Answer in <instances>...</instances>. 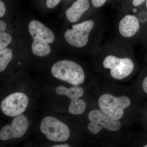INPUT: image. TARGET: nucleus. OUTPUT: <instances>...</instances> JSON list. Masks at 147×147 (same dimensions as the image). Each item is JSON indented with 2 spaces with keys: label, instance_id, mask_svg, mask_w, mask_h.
Instances as JSON below:
<instances>
[{
  "label": "nucleus",
  "instance_id": "29",
  "mask_svg": "<svg viewBox=\"0 0 147 147\" xmlns=\"http://www.w3.org/2000/svg\"><path fill=\"white\" fill-rule=\"evenodd\" d=\"M65 1H71V0H65Z\"/></svg>",
  "mask_w": 147,
  "mask_h": 147
},
{
  "label": "nucleus",
  "instance_id": "7",
  "mask_svg": "<svg viewBox=\"0 0 147 147\" xmlns=\"http://www.w3.org/2000/svg\"><path fill=\"white\" fill-rule=\"evenodd\" d=\"M28 102V96L23 93H14L2 101L1 108L6 115L16 117L25 112Z\"/></svg>",
  "mask_w": 147,
  "mask_h": 147
},
{
  "label": "nucleus",
  "instance_id": "3",
  "mask_svg": "<svg viewBox=\"0 0 147 147\" xmlns=\"http://www.w3.org/2000/svg\"><path fill=\"white\" fill-rule=\"evenodd\" d=\"M143 30L139 18L134 13H119L115 38L133 46L140 44Z\"/></svg>",
  "mask_w": 147,
  "mask_h": 147
},
{
  "label": "nucleus",
  "instance_id": "5",
  "mask_svg": "<svg viewBox=\"0 0 147 147\" xmlns=\"http://www.w3.org/2000/svg\"><path fill=\"white\" fill-rule=\"evenodd\" d=\"M98 105L100 110L108 115L120 120L123 117L124 110L131 105V100L126 96L116 97L109 94L100 96Z\"/></svg>",
  "mask_w": 147,
  "mask_h": 147
},
{
  "label": "nucleus",
  "instance_id": "26",
  "mask_svg": "<svg viewBox=\"0 0 147 147\" xmlns=\"http://www.w3.org/2000/svg\"><path fill=\"white\" fill-rule=\"evenodd\" d=\"M144 7L147 10V0L146 1V3H145L144 5Z\"/></svg>",
  "mask_w": 147,
  "mask_h": 147
},
{
  "label": "nucleus",
  "instance_id": "24",
  "mask_svg": "<svg viewBox=\"0 0 147 147\" xmlns=\"http://www.w3.org/2000/svg\"><path fill=\"white\" fill-rule=\"evenodd\" d=\"M7 25L5 22L1 20L0 21V32L5 31Z\"/></svg>",
  "mask_w": 147,
  "mask_h": 147
},
{
  "label": "nucleus",
  "instance_id": "21",
  "mask_svg": "<svg viewBox=\"0 0 147 147\" xmlns=\"http://www.w3.org/2000/svg\"><path fill=\"white\" fill-rule=\"evenodd\" d=\"M61 1V0H46V5L48 8H53L58 5Z\"/></svg>",
  "mask_w": 147,
  "mask_h": 147
},
{
  "label": "nucleus",
  "instance_id": "28",
  "mask_svg": "<svg viewBox=\"0 0 147 147\" xmlns=\"http://www.w3.org/2000/svg\"><path fill=\"white\" fill-rule=\"evenodd\" d=\"M146 61L147 63V53H146Z\"/></svg>",
  "mask_w": 147,
  "mask_h": 147
},
{
  "label": "nucleus",
  "instance_id": "17",
  "mask_svg": "<svg viewBox=\"0 0 147 147\" xmlns=\"http://www.w3.org/2000/svg\"><path fill=\"white\" fill-rule=\"evenodd\" d=\"M12 40L10 35L5 31L0 32V50H2L9 45Z\"/></svg>",
  "mask_w": 147,
  "mask_h": 147
},
{
  "label": "nucleus",
  "instance_id": "1",
  "mask_svg": "<svg viewBox=\"0 0 147 147\" xmlns=\"http://www.w3.org/2000/svg\"><path fill=\"white\" fill-rule=\"evenodd\" d=\"M101 71L108 72L117 80L131 75L137 68L133 46L114 38L102 44L95 51Z\"/></svg>",
  "mask_w": 147,
  "mask_h": 147
},
{
  "label": "nucleus",
  "instance_id": "8",
  "mask_svg": "<svg viewBox=\"0 0 147 147\" xmlns=\"http://www.w3.org/2000/svg\"><path fill=\"white\" fill-rule=\"evenodd\" d=\"M28 125V121L26 116L22 114L16 116L11 124L6 125L1 129L0 139L6 141L21 138L26 132Z\"/></svg>",
  "mask_w": 147,
  "mask_h": 147
},
{
  "label": "nucleus",
  "instance_id": "22",
  "mask_svg": "<svg viewBox=\"0 0 147 147\" xmlns=\"http://www.w3.org/2000/svg\"><path fill=\"white\" fill-rule=\"evenodd\" d=\"M140 45H143L147 52V30L142 36L140 41Z\"/></svg>",
  "mask_w": 147,
  "mask_h": 147
},
{
  "label": "nucleus",
  "instance_id": "15",
  "mask_svg": "<svg viewBox=\"0 0 147 147\" xmlns=\"http://www.w3.org/2000/svg\"><path fill=\"white\" fill-rule=\"evenodd\" d=\"M86 102L82 99L71 100L69 107V112L72 115H80L84 113L86 110Z\"/></svg>",
  "mask_w": 147,
  "mask_h": 147
},
{
  "label": "nucleus",
  "instance_id": "25",
  "mask_svg": "<svg viewBox=\"0 0 147 147\" xmlns=\"http://www.w3.org/2000/svg\"><path fill=\"white\" fill-rule=\"evenodd\" d=\"M53 147H69V145L68 144H60L54 145L52 146Z\"/></svg>",
  "mask_w": 147,
  "mask_h": 147
},
{
  "label": "nucleus",
  "instance_id": "11",
  "mask_svg": "<svg viewBox=\"0 0 147 147\" xmlns=\"http://www.w3.org/2000/svg\"><path fill=\"white\" fill-rule=\"evenodd\" d=\"M91 8L93 9L90 0H75L66 11V16L70 23H76Z\"/></svg>",
  "mask_w": 147,
  "mask_h": 147
},
{
  "label": "nucleus",
  "instance_id": "2",
  "mask_svg": "<svg viewBox=\"0 0 147 147\" xmlns=\"http://www.w3.org/2000/svg\"><path fill=\"white\" fill-rule=\"evenodd\" d=\"M105 30V21L101 15L74 24L71 28L67 30L64 37L72 47L82 49L87 47L91 38L102 41Z\"/></svg>",
  "mask_w": 147,
  "mask_h": 147
},
{
  "label": "nucleus",
  "instance_id": "9",
  "mask_svg": "<svg viewBox=\"0 0 147 147\" xmlns=\"http://www.w3.org/2000/svg\"><path fill=\"white\" fill-rule=\"evenodd\" d=\"M88 119L90 122L97 124L109 131H119L121 126L119 120L108 115L101 110H92L89 114Z\"/></svg>",
  "mask_w": 147,
  "mask_h": 147
},
{
  "label": "nucleus",
  "instance_id": "12",
  "mask_svg": "<svg viewBox=\"0 0 147 147\" xmlns=\"http://www.w3.org/2000/svg\"><path fill=\"white\" fill-rule=\"evenodd\" d=\"M56 91L57 94L66 96L71 100L79 99L84 94V90L79 86H74L69 89L60 86L56 88Z\"/></svg>",
  "mask_w": 147,
  "mask_h": 147
},
{
  "label": "nucleus",
  "instance_id": "20",
  "mask_svg": "<svg viewBox=\"0 0 147 147\" xmlns=\"http://www.w3.org/2000/svg\"><path fill=\"white\" fill-rule=\"evenodd\" d=\"M142 88L143 92L147 95V68H145L142 71Z\"/></svg>",
  "mask_w": 147,
  "mask_h": 147
},
{
  "label": "nucleus",
  "instance_id": "10",
  "mask_svg": "<svg viewBox=\"0 0 147 147\" xmlns=\"http://www.w3.org/2000/svg\"><path fill=\"white\" fill-rule=\"evenodd\" d=\"M29 32L33 39L51 43L55 40L53 32L39 21L33 20L29 23Z\"/></svg>",
  "mask_w": 147,
  "mask_h": 147
},
{
  "label": "nucleus",
  "instance_id": "16",
  "mask_svg": "<svg viewBox=\"0 0 147 147\" xmlns=\"http://www.w3.org/2000/svg\"><path fill=\"white\" fill-rule=\"evenodd\" d=\"M13 57L12 51L8 48L0 50V71H3L10 62Z\"/></svg>",
  "mask_w": 147,
  "mask_h": 147
},
{
  "label": "nucleus",
  "instance_id": "4",
  "mask_svg": "<svg viewBox=\"0 0 147 147\" xmlns=\"http://www.w3.org/2000/svg\"><path fill=\"white\" fill-rule=\"evenodd\" d=\"M51 73L55 78L73 86L82 85L85 80L83 67L72 61L62 60L54 64Z\"/></svg>",
  "mask_w": 147,
  "mask_h": 147
},
{
  "label": "nucleus",
  "instance_id": "13",
  "mask_svg": "<svg viewBox=\"0 0 147 147\" xmlns=\"http://www.w3.org/2000/svg\"><path fill=\"white\" fill-rule=\"evenodd\" d=\"M146 0H122L119 13H133L144 5Z\"/></svg>",
  "mask_w": 147,
  "mask_h": 147
},
{
  "label": "nucleus",
  "instance_id": "14",
  "mask_svg": "<svg viewBox=\"0 0 147 147\" xmlns=\"http://www.w3.org/2000/svg\"><path fill=\"white\" fill-rule=\"evenodd\" d=\"M32 52L38 57H45L50 54L51 48L48 43L33 39L32 45Z\"/></svg>",
  "mask_w": 147,
  "mask_h": 147
},
{
  "label": "nucleus",
  "instance_id": "23",
  "mask_svg": "<svg viewBox=\"0 0 147 147\" xmlns=\"http://www.w3.org/2000/svg\"><path fill=\"white\" fill-rule=\"evenodd\" d=\"M6 7L5 4L2 0L0 1V17H3L5 14Z\"/></svg>",
  "mask_w": 147,
  "mask_h": 147
},
{
  "label": "nucleus",
  "instance_id": "6",
  "mask_svg": "<svg viewBox=\"0 0 147 147\" xmlns=\"http://www.w3.org/2000/svg\"><path fill=\"white\" fill-rule=\"evenodd\" d=\"M40 130L48 140L54 142H66L70 135L68 127L51 116L45 117L42 119Z\"/></svg>",
  "mask_w": 147,
  "mask_h": 147
},
{
  "label": "nucleus",
  "instance_id": "19",
  "mask_svg": "<svg viewBox=\"0 0 147 147\" xmlns=\"http://www.w3.org/2000/svg\"><path fill=\"white\" fill-rule=\"evenodd\" d=\"M88 129L90 132L93 134H97L100 132L102 128L97 124L90 122L88 125Z\"/></svg>",
  "mask_w": 147,
  "mask_h": 147
},
{
  "label": "nucleus",
  "instance_id": "18",
  "mask_svg": "<svg viewBox=\"0 0 147 147\" xmlns=\"http://www.w3.org/2000/svg\"><path fill=\"white\" fill-rule=\"evenodd\" d=\"M90 1L93 9L96 11L111 1H114V0H90Z\"/></svg>",
  "mask_w": 147,
  "mask_h": 147
},
{
  "label": "nucleus",
  "instance_id": "27",
  "mask_svg": "<svg viewBox=\"0 0 147 147\" xmlns=\"http://www.w3.org/2000/svg\"><path fill=\"white\" fill-rule=\"evenodd\" d=\"M114 1H115L117 2L120 3L121 1L122 0H114Z\"/></svg>",
  "mask_w": 147,
  "mask_h": 147
}]
</instances>
